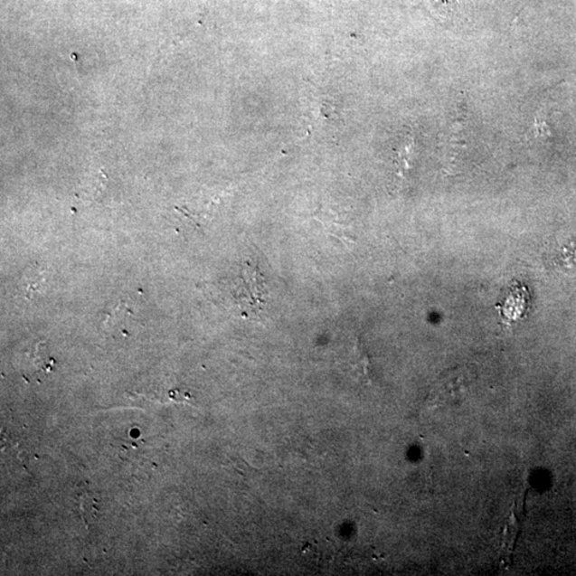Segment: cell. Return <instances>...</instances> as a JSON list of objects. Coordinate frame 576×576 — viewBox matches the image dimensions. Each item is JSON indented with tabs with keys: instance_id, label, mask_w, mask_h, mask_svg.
I'll return each instance as SVG.
<instances>
[{
	"instance_id": "obj_1",
	"label": "cell",
	"mask_w": 576,
	"mask_h": 576,
	"mask_svg": "<svg viewBox=\"0 0 576 576\" xmlns=\"http://www.w3.org/2000/svg\"><path fill=\"white\" fill-rule=\"evenodd\" d=\"M241 289L240 298L242 307H245V313L260 315L263 311L269 293L258 269L250 266L249 269L243 270Z\"/></svg>"
},
{
	"instance_id": "obj_2",
	"label": "cell",
	"mask_w": 576,
	"mask_h": 576,
	"mask_svg": "<svg viewBox=\"0 0 576 576\" xmlns=\"http://www.w3.org/2000/svg\"><path fill=\"white\" fill-rule=\"evenodd\" d=\"M53 365H55V360L47 354L45 344L39 343L37 347H35L33 354V367L35 370L34 377L39 380L40 377L49 375Z\"/></svg>"
}]
</instances>
